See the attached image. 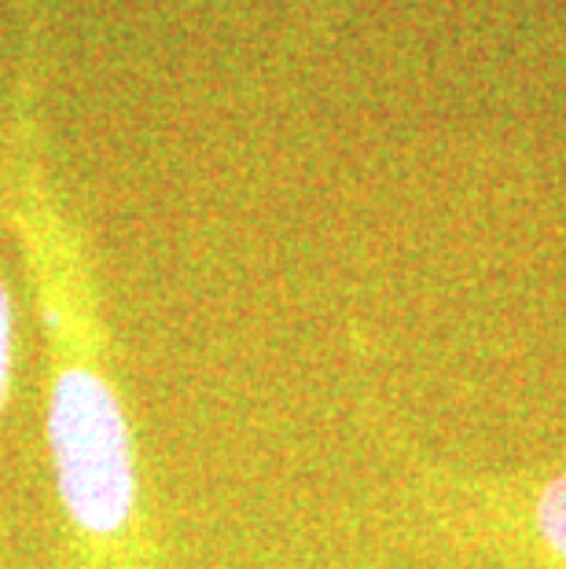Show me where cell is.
<instances>
[{
    "mask_svg": "<svg viewBox=\"0 0 566 569\" xmlns=\"http://www.w3.org/2000/svg\"><path fill=\"white\" fill-rule=\"evenodd\" d=\"M419 507L445 548L497 569H566V448L540 467H419Z\"/></svg>",
    "mask_w": 566,
    "mask_h": 569,
    "instance_id": "obj_1",
    "label": "cell"
},
{
    "mask_svg": "<svg viewBox=\"0 0 566 569\" xmlns=\"http://www.w3.org/2000/svg\"><path fill=\"white\" fill-rule=\"evenodd\" d=\"M48 452L67 518L86 537L126 532L140 503L137 445L111 382L67 368L48 393Z\"/></svg>",
    "mask_w": 566,
    "mask_h": 569,
    "instance_id": "obj_2",
    "label": "cell"
},
{
    "mask_svg": "<svg viewBox=\"0 0 566 569\" xmlns=\"http://www.w3.org/2000/svg\"><path fill=\"white\" fill-rule=\"evenodd\" d=\"M11 365H16V306H11L8 283L0 280V408L8 401Z\"/></svg>",
    "mask_w": 566,
    "mask_h": 569,
    "instance_id": "obj_3",
    "label": "cell"
}]
</instances>
